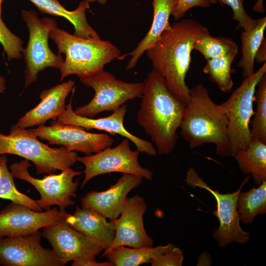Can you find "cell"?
Here are the masks:
<instances>
[{
	"instance_id": "5",
	"label": "cell",
	"mask_w": 266,
	"mask_h": 266,
	"mask_svg": "<svg viewBox=\"0 0 266 266\" xmlns=\"http://www.w3.org/2000/svg\"><path fill=\"white\" fill-rule=\"evenodd\" d=\"M6 154L18 155L32 162L38 175L70 169L78 156L75 151H68L63 146L49 147L39 141L31 129L16 125L11 126L9 134L0 133V155Z\"/></svg>"
},
{
	"instance_id": "1",
	"label": "cell",
	"mask_w": 266,
	"mask_h": 266,
	"mask_svg": "<svg viewBox=\"0 0 266 266\" xmlns=\"http://www.w3.org/2000/svg\"><path fill=\"white\" fill-rule=\"evenodd\" d=\"M143 83L136 121L156 146L160 155L174 150L186 104L168 89L164 78L154 68Z\"/></svg>"
},
{
	"instance_id": "10",
	"label": "cell",
	"mask_w": 266,
	"mask_h": 266,
	"mask_svg": "<svg viewBox=\"0 0 266 266\" xmlns=\"http://www.w3.org/2000/svg\"><path fill=\"white\" fill-rule=\"evenodd\" d=\"M249 178V175L234 192L222 194L209 186L193 167L189 168L187 171L185 182L188 185L194 188L198 187L205 189L215 199L217 210H214L213 213L219 221V227L214 230L213 237L220 247H225L233 242L244 244L250 239L249 233L243 231L240 225L237 209L239 194Z\"/></svg>"
},
{
	"instance_id": "20",
	"label": "cell",
	"mask_w": 266,
	"mask_h": 266,
	"mask_svg": "<svg viewBox=\"0 0 266 266\" xmlns=\"http://www.w3.org/2000/svg\"><path fill=\"white\" fill-rule=\"evenodd\" d=\"M65 220L74 229L103 243L107 249L114 239L115 230L112 222L92 209L77 206L74 214L68 213Z\"/></svg>"
},
{
	"instance_id": "35",
	"label": "cell",
	"mask_w": 266,
	"mask_h": 266,
	"mask_svg": "<svg viewBox=\"0 0 266 266\" xmlns=\"http://www.w3.org/2000/svg\"><path fill=\"white\" fill-rule=\"evenodd\" d=\"M72 266H113V263L109 261L102 262H97L96 259H87L82 261H73Z\"/></svg>"
},
{
	"instance_id": "13",
	"label": "cell",
	"mask_w": 266,
	"mask_h": 266,
	"mask_svg": "<svg viewBox=\"0 0 266 266\" xmlns=\"http://www.w3.org/2000/svg\"><path fill=\"white\" fill-rule=\"evenodd\" d=\"M41 233L0 238V264L4 266H63L52 249L40 244Z\"/></svg>"
},
{
	"instance_id": "25",
	"label": "cell",
	"mask_w": 266,
	"mask_h": 266,
	"mask_svg": "<svg viewBox=\"0 0 266 266\" xmlns=\"http://www.w3.org/2000/svg\"><path fill=\"white\" fill-rule=\"evenodd\" d=\"M266 17L257 19L255 25L248 31L242 30L240 35L242 57L237 66L242 69V76L245 78L253 74L255 58L257 52L265 38Z\"/></svg>"
},
{
	"instance_id": "28",
	"label": "cell",
	"mask_w": 266,
	"mask_h": 266,
	"mask_svg": "<svg viewBox=\"0 0 266 266\" xmlns=\"http://www.w3.org/2000/svg\"><path fill=\"white\" fill-rule=\"evenodd\" d=\"M236 49L238 46L233 39L213 36L205 27L193 44V50L199 52L206 60L225 55Z\"/></svg>"
},
{
	"instance_id": "36",
	"label": "cell",
	"mask_w": 266,
	"mask_h": 266,
	"mask_svg": "<svg viewBox=\"0 0 266 266\" xmlns=\"http://www.w3.org/2000/svg\"><path fill=\"white\" fill-rule=\"evenodd\" d=\"M266 61V40L265 38L258 49L255 58V62L258 64L264 63Z\"/></svg>"
},
{
	"instance_id": "27",
	"label": "cell",
	"mask_w": 266,
	"mask_h": 266,
	"mask_svg": "<svg viewBox=\"0 0 266 266\" xmlns=\"http://www.w3.org/2000/svg\"><path fill=\"white\" fill-rule=\"evenodd\" d=\"M238 49L228 54L207 61L203 71L208 75L210 81L216 84L224 93L230 92L233 85L231 76V66L238 54Z\"/></svg>"
},
{
	"instance_id": "31",
	"label": "cell",
	"mask_w": 266,
	"mask_h": 266,
	"mask_svg": "<svg viewBox=\"0 0 266 266\" xmlns=\"http://www.w3.org/2000/svg\"><path fill=\"white\" fill-rule=\"evenodd\" d=\"M0 43L6 52L8 61L20 59L23 50V41L12 33L0 18Z\"/></svg>"
},
{
	"instance_id": "11",
	"label": "cell",
	"mask_w": 266,
	"mask_h": 266,
	"mask_svg": "<svg viewBox=\"0 0 266 266\" xmlns=\"http://www.w3.org/2000/svg\"><path fill=\"white\" fill-rule=\"evenodd\" d=\"M130 141L125 138L114 147L109 146L94 154L82 157L78 156L76 161L85 166L83 171L85 176L81 188L92 178L111 172L139 175L151 180L153 171L140 165L139 152L130 148Z\"/></svg>"
},
{
	"instance_id": "23",
	"label": "cell",
	"mask_w": 266,
	"mask_h": 266,
	"mask_svg": "<svg viewBox=\"0 0 266 266\" xmlns=\"http://www.w3.org/2000/svg\"><path fill=\"white\" fill-rule=\"evenodd\" d=\"M240 170L245 174H251L259 185L266 181V144L252 140L245 149H240L233 155Z\"/></svg>"
},
{
	"instance_id": "9",
	"label": "cell",
	"mask_w": 266,
	"mask_h": 266,
	"mask_svg": "<svg viewBox=\"0 0 266 266\" xmlns=\"http://www.w3.org/2000/svg\"><path fill=\"white\" fill-rule=\"evenodd\" d=\"M30 166V161L24 159L10 165L9 169L14 178L29 182L36 189L40 194L36 202L42 209L47 210L55 205L60 210L65 211L66 207L74 203L72 198L76 197L79 184L78 180L74 181L73 178L80 175L81 172L70 168L58 174L50 173L39 179L29 173L28 168Z\"/></svg>"
},
{
	"instance_id": "38",
	"label": "cell",
	"mask_w": 266,
	"mask_h": 266,
	"mask_svg": "<svg viewBox=\"0 0 266 266\" xmlns=\"http://www.w3.org/2000/svg\"><path fill=\"white\" fill-rule=\"evenodd\" d=\"M5 81L3 77L0 76V94L4 93L5 90Z\"/></svg>"
},
{
	"instance_id": "32",
	"label": "cell",
	"mask_w": 266,
	"mask_h": 266,
	"mask_svg": "<svg viewBox=\"0 0 266 266\" xmlns=\"http://www.w3.org/2000/svg\"><path fill=\"white\" fill-rule=\"evenodd\" d=\"M221 5L229 6L232 11V19L238 22L236 30L241 28L244 31H248L252 28L256 24L257 20L253 19L246 12L244 3L245 0H216Z\"/></svg>"
},
{
	"instance_id": "22",
	"label": "cell",
	"mask_w": 266,
	"mask_h": 266,
	"mask_svg": "<svg viewBox=\"0 0 266 266\" xmlns=\"http://www.w3.org/2000/svg\"><path fill=\"white\" fill-rule=\"evenodd\" d=\"M30 0L37 7L41 13L62 16L68 20L74 27V35L92 40L101 39L87 21L86 11L90 8L88 0L81 1L77 8L73 11L66 10L58 0Z\"/></svg>"
},
{
	"instance_id": "29",
	"label": "cell",
	"mask_w": 266,
	"mask_h": 266,
	"mask_svg": "<svg viewBox=\"0 0 266 266\" xmlns=\"http://www.w3.org/2000/svg\"><path fill=\"white\" fill-rule=\"evenodd\" d=\"M7 159L5 154L0 155V198L24 205L37 211L42 209L36 200L20 192L16 188L14 177L7 165Z\"/></svg>"
},
{
	"instance_id": "12",
	"label": "cell",
	"mask_w": 266,
	"mask_h": 266,
	"mask_svg": "<svg viewBox=\"0 0 266 266\" xmlns=\"http://www.w3.org/2000/svg\"><path fill=\"white\" fill-rule=\"evenodd\" d=\"M43 229L42 236L48 240L64 266L71 261L96 259L107 249L103 243L74 229L65 220Z\"/></svg>"
},
{
	"instance_id": "18",
	"label": "cell",
	"mask_w": 266,
	"mask_h": 266,
	"mask_svg": "<svg viewBox=\"0 0 266 266\" xmlns=\"http://www.w3.org/2000/svg\"><path fill=\"white\" fill-rule=\"evenodd\" d=\"M143 178L139 175L123 174L107 190L91 191L81 198V207L96 210L110 220L115 219L120 216L128 194L141 184Z\"/></svg>"
},
{
	"instance_id": "33",
	"label": "cell",
	"mask_w": 266,
	"mask_h": 266,
	"mask_svg": "<svg viewBox=\"0 0 266 266\" xmlns=\"http://www.w3.org/2000/svg\"><path fill=\"white\" fill-rule=\"evenodd\" d=\"M183 260L182 251L174 246L172 249L156 256L149 263L152 266H181Z\"/></svg>"
},
{
	"instance_id": "30",
	"label": "cell",
	"mask_w": 266,
	"mask_h": 266,
	"mask_svg": "<svg viewBox=\"0 0 266 266\" xmlns=\"http://www.w3.org/2000/svg\"><path fill=\"white\" fill-rule=\"evenodd\" d=\"M257 87L254 96L256 111L250 121V133L252 140L266 144V73L262 76Z\"/></svg>"
},
{
	"instance_id": "16",
	"label": "cell",
	"mask_w": 266,
	"mask_h": 266,
	"mask_svg": "<svg viewBox=\"0 0 266 266\" xmlns=\"http://www.w3.org/2000/svg\"><path fill=\"white\" fill-rule=\"evenodd\" d=\"M75 88L66 111L60 115L57 121L60 123L81 127L86 130L97 129L103 131L112 135L119 134L129 139L135 146L139 153L155 156L158 153L150 141L139 138L128 131L124 126V120L127 111V105L124 104L110 115L95 119L80 116L76 114L72 107V99Z\"/></svg>"
},
{
	"instance_id": "14",
	"label": "cell",
	"mask_w": 266,
	"mask_h": 266,
	"mask_svg": "<svg viewBox=\"0 0 266 266\" xmlns=\"http://www.w3.org/2000/svg\"><path fill=\"white\" fill-rule=\"evenodd\" d=\"M31 130L50 144L61 145L68 151L81 152L86 155L111 146L114 142L107 134L89 133L81 127L57 121H52L49 126L40 125Z\"/></svg>"
},
{
	"instance_id": "39",
	"label": "cell",
	"mask_w": 266,
	"mask_h": 266,
	"mask_svg": "<svg viewBox=\"0 0 266 266\" xmlns=\"http://www.w3.org/2000/svg\"><path fill=\"white\" fill-rule=\"evenodd\" d=\"M88 0L89 3L97 1L99 3L103 4V5L105 4L107 2V0Z\"/></svg>"
},
{
	"instance_id": "19",
	"label": "cell",
	"mask_w": 266,
	"mask_h": 266,
	"mask_svg": "<svg viewBox=\"0 0 266 266\" xmlns=\"http://www.w3.org/2000/svg\"><path fill=\"white\" fill-rule=\"evenodd\" d=\"M74 85V81L69 80L42 91L40 102L19 119L16 125L26 128L44 125L49 119L56 121L66 111V99Z\"/></svg>"
},
{
	"instance_id": "2",
	"label": "cell",
	"mask_w": 266,
	"mask_h": 266,
	"mask_svg": "<svg viewBox=\"0 0 266 266\" xmlns=\"http://www.w3.org/2000/svg\"><path fill=\"white\" fill-rule=\"evenodd\" d=\"M204 27L192 19L174 22L146 51L153 68L164 78L170 92L185 104L190 98L185 79L193 44Z\"/></svg>"
},
{
	"instance_id": "8",
	"label": "cell",
	"mask_w": 266,
	"mask_h": 266,
	"mask_svg": "<svg viewBox=\"0 0 266 266\" xmlns=\"http://www.w3.org/2000/svg\"><path fill=\"white\" fill-rule=\"evenodd\" d=\"M21 16L29 32L27 47L22 52L26 65L24 73L27 87L37 80L39 72L48 67L60 69L64 61L61 54H54L48 45L49 33L57 27L56 21L48 17L40 19L33 10H22Z\"/></svg>"
},
{
	"instance_id": "34",
	"label": "cell",
	"mask_w": 266,
	"mask_h": 266,
	"mask_svg": "<svg viewBox=\"0 0 266 266\" xmlns=\"http://www.w3.org/2000/svg\"><path fill=\"white\" fill-rule=\"evenodd\" d=\"M211 3L208 0H178L171 15L175 20L184 17L185 13L194 7H208Z\"/></svg>"
},
{
	"instance_id": "7",
	"label": "cell",
	"mask_w": 266,
	"mask_h": 266,
	"mask_svg": "<svg viewBox=\"0 0 266 266\" xmlns=\"http://www.w3.org/2000/svg\"><path fill=\"white\" fill-rule=\"evenodd\" d=\"M79 79L85 86L92 88L95 92L88 103L74 110L76 114L83 117L94 118L103 111H115L128 100L141 98L143 92V82L123 81L104 70Z\"/></svg>"
},
{
	"instance_id": "26",
	"label": "cell",
	"mask_w": 266,
	"mask_h": 266,
	"mask_svg": "<svg viewBox=\"0 0 266 266\" xmlns=\"http://www.w3.org/2000/svg\"><path fill=\"white\" fill-rule=\"evenodd\" d=\"M240 221L243 224L252 223L258 214L266 212V181L258 188L253 187L245 192H240L237 202Z\"/></svg>"
},
{
	"instance_id": "17",
	"label": "cell",
	"mask_w": 266,
	"mask_h": 266,
	"mask_svg": "<svg viewBox=\"0 0 266 266\" xmlns=\"http://www.w3.org/2000/svg\"><path fill=\"white\" fill-rule=\"evenodd\" d=\"M147 208V203L140 196L127 198L120 216L110 220L115 227V236L108 249L117 246H153V240L147 234L143 224V217Z\"/></svg>"
},
{
	"instance_id": "40",
	"label": "cell",
	"mask_w": 266,
	"mask_h": 266,
	"mask_svg": "<svg viewBox=\"0 0 266 266\" xmlns=\"http://www.w3.org/2000/svg\"><path fill=\"white\" fill-rule=\"evenodd\" d=\"M3 0H0V18H1V3Z\"/></svg>"
},
{
	"instance_id": "24",
	"label": "cell",
	"mask_w": 266,
	"mask_h": 266,
	"mask_svg": "<svg viewBox=\"0 0 266 266\" xmlns=\"http://www.w3.org/2000/svg\"><path fill=\"white\" fill-rule=\"evenodd\" d=\"M173 243L157 247L128 248L125 246H117L104 250L101 257L115 266H138L149 263L150 261L159 254L172 249Z\"/></svg>"
},
{
	"instance_id": "3",
	"label": "cell",
	"mask_w": 266,
	"mask_h": 266,
	"mask_svg": "<svg viewBox=\"0 0 266 266\" xmlns=\"http://www.w3.org/2000/svg\"><path fill=\"white\" fill-rule=\"evenodd\" d=\"M179 129L190 149L214 143L217 155L232 156L227 117L201 83L190 89V98Z\"/></svg>"
},
{
	"instance_id": "37",
	"label": "cell",
	"mask_w": 266,
	"mask_h": 266,
	"mask_svg": "<svg viewBox=\"0 0 266 266\" xmlns=\"http://www.w3.org/2000/svg\"><path fill=\"white\" fill-rule=\"evenodd\" d=\"M253 10L259 13H263L266 10L263 5V0H257L253 7Z\"/></svg>"
},
{
	"instance_id": "4",
	"label": "cell",
	"mask_w": 266,
	"mask_h": 266,
	"mask_svg": "<svg viewBox=\"0 0 266 266\" xmlns=\"http://www.w3.org/2000/svg\"><path fill=\"white\" fill-rule=\"evenodd\" d=\"M49 38L56 44L59 53L66 56L60 69L61 81L72 74L79 78L94 75L121 56L120 50L109 41L79 37L57 27L51 31Z\"/></svg>"
},
{
	"instance_id": "15",
	"label": "cell",
	"mask_w": 266,
	"mask_h": 266,
	"mask_svg": "<svg viewBox=\"0 0 266 266\" xmlns=\"http://www.w3.org/2000/svg\"><path fill=\"white\" fill-rule=\"evenodd\" d=\"M67 214L57 207L37 211L11 201L0 212V238L36 233L65 220Z\"/></svg>"
},
{
	"instance_id": "21",
	"label": "cell",
	"mask_w": 266,
	"mask_h": 266,
	"mask_svg": "<svg viewBox=\"0 0 266 266\" xmlns=\"http://www.w3.org/2000/svg\"><path fill=\"white\" fill-rule=\"evenodd\" d=\"M178 0H153V18L151 27L136 47L129 53L124 54L119 60L131 56L126 67L127 70L134 68L144 52L152 46L162 33L170 28L169 19Z\"/></svg>"
},
{
	"instance_id": "6",
	"label": "cell",
	"mask_w": 266,
	"mask_h": 266,
	"mask_svg": "<svg viewBox=\"0 0 266 266\" xmlns=\"http://www.w3.org/2000/svg\"><path fill=\"white\" fill-rule=\"evenodd\" d=\"M265 73L266 62L256 72L244 78L228 99L219 104L228 120L232 157L237 150L245 149L252 140L250 123L254 114V96L258 83Z\"/></svg>"
},
{
	"instance_id": "41",
	"label": "cell",
	"mask_w": 266,
	"mask_h": 266,
	"mask_svg": "<svg viewBox=\"0 0 266 266\" xmlns=\"http://www.w3.org/2000/svg\"><path fill=\"white\" fill-rule=\"evenodd\" d=\"M211 4L215 3L217 2L216 0H208Z\"/></svg>"
}]
</instances>
